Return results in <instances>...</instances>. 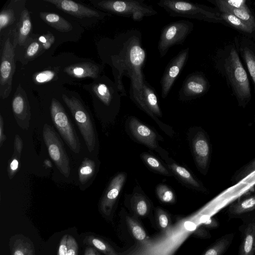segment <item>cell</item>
Listing matches in <instances>:
<instances>
[{
	"label": "cell",
	"mask_w": 255,
	"mask_h": 255,
	"mask_svg": "<svg viewBox=\"0 0 255 255\" xmlns=\"http://www.w3.org/2000/svg\"><path fill=\"white\" fill-rule=\"evenodd\" d=\"M141 41V33L135 29L124 31L113 41L109 61L113 70L115 84L122 96H127L122 82L123 76L130 80L129 90L141 93L144 80L142 69L146 58Z\"/></svg>",
	"instance_id": "obj_1"
},
{
	"label": "cell",
	"mask_w": 255,
	"mask_h": 255,
	"mask_svg": "<svg viewBox=\"0 0 255 255\" xmlns=\"http://www.w3.org/2000/svg\"><path fill=\"white\" fill-rule=\"evenodd\" d=\"M217 67L225 77L239 105L245 107L251 99L248 76L233 45L226 46L218 55Z\"/></svg>",
	"instance_id": "obj_2"
},
{
	"label": "cell",
	"mask_w": 255,
	"mask_h": 255,
	"mask_svg": "<svg viewBox=\"0 0 255 255\" xmlns=\"http://www.w3.org/2000/svg\"><path fill=\"white\" fill-rule=\"evenodd\" d=\"M157 4L170 16L195 19L212 23L224 22L220 12L204 5L180 0H160Z\"/></svg>",
	"instance_id": "obj_3"
},
{
	"label": "cell",
	"mask_w": 255,
	"mask_h": 255,
	"mask_svg": "<svg viewBox=\"0 0 255 255\" xmlns=\"http://www.w3.org/2000/svg\"><path fill=\"white\" fill-rule=\"evenodd\" d=\"M102 9L121 16L139 21L145 16L154 15L157 12L143 0H103L96 2Z\"/></svg>",
	"instance_id": "obj_4"
},
{
	"label": "cell",
	"mask_w": 255,
	"mask_h": 255,
	"mask_svg": "<svg viewBox=\"0 0 255 255\" xmlns=\"http://www.w3.org/2000/svg\"><path fill=\"white\" fill-rule=\"evenodd\" d=\"M72 114L90 152L95 149L96 143L95 130L93 122L87 111L81 102L73 96H62Z\"/></svg>",
	"instance_id": "obj_5"
},
{
	"label": "cell",
	"mask_w": 255,
	"mask_h": 255,
	"mask_svg": "<svg viewBox=\"0 0 255 255\" xmlns=\"http://www.w3.org/2000/svg\"><path fill=\"white\" fill-rule=\"evenodd\" d=\"M193 27V23L186 20L176 21L165 25L161 31L157 46L160 57L164 56L171 47L182 44Z\"/></svg>",
	"instance_id": "obj_6"
},
{
	"label": "cell",
	"mask_w": 255,
	"mask_h": 255,
	"mask_svg": "<svg viewBox=\"0 0 255 255\" xmlns=\"http://www.w3.org/2000/svg\"><path fill=\"white\" fill-rule=\"evenodd\" d=\"M50 113L53 123L65 143L73 152L79 153L81 144L77 133L64 109L56 99L51 101Z\"/></svg>",
	"instance_id": "obj_7"
},
{
	"label": "cell",
	"mask_w": 255,
	"mask_h": 255,
	"mask_svg": "<svg viewBox=\"0 0 255 255\" xmlns=\"http://www.w3.org/2000/svg\"><path fill=\"white\" fill-rule=\"evenodd\" d=\"M49 156L60 172L66 177L70 173V160L61 140L50 125L44 124L42 130Z\"/></svg>",
	"instance_id": "obj_8"
},
{
	"label": "cell",
	"mask_w": 255,
	"mask_h": 255,
	"mask_svg": "<svg viewBox=\"0 0 255 255\" xmlns=\"http://www.w3.org/2000/svg\"><path fill=\"white\" fill-rule=\"evenodd\" d=\"M14 56L13 47L8 38L3 46L0 67V96L2 99L8 97L12 90L15 69Z\"/></svg>",
	"instance_id": "obj_9"
},
{
	"label": "cell",
	"mask_w": 255,
	"mask_h": 255,
	"mask_svg": "<svg viewBox=\"0 0 255 255\" xmlns=\"http://www.w3.org/2000/svg\"><path fill=\"white\" fill-rule=\"evenodd\" d=\"M189 53L187 47L180 51L168 63L160 81L161 96L165 99L185 65Z\"/></svg>",
	"instance_id": "obj_10"
},
{
	"label": "cell",
	"mask_w": 255,
	"mask_h": 255,
	"mask_svg": "<svg viewBox=\"0 0 255 255\" xmlns=\"http://www.w3.org/2000/svg\"><path fill=\"white\" fill-rule=\"evenodd\" d=\"M130 98L153 119L161 117L162 113L154 89L144 80L140 94H129Z\"/></svg>",
	"instance_id": "obj_11"
},
{
	"label": "cell",
	"mask_w": 255,
	"mask_h": 255,
	"mask_svg": "<svg viewBox=\"0 0 255 255\" xmlns=\"http://www.w3.org/2000/svg\"><path fill=\"white\" fill-rule=\"evenodd\" d=\"M209 83L201 73L195 72L189 75L183 82L179 92L180 100H191L205 94L208 90Z\"/></svg>",
	"instance_id": "obj_12"
},
{
	"label": "cell",
	"mask_w": 255,
	"mask_h": 255,
	"mask_svg": "<svg viewBox=\"0 0 255 255\" xmlns=\"http://www.w3.org/2000/svg\"><path fill=\"white\" fill-rule=\"evenodd\" d=\"M12 107L18 125L23 129H27L30 118V107L26 95L20 84L14 95Z\"/></svg>",
	"instance_id": "obj_13"
},
{
	"label": "cell",
	"mask_w": 255,
	"mask_h": 255,
	"mask_svg": "<svg viewBox=\"0 0 255 255\" xmlns=\"http://www.w3.org/2000/svg\"><path fill=\"white\" fill-rule=\"evenodd\" d=\"M126 174L120 173L111 180L101 200V208L106 214H109L125 183Z\"/></svg>",
	"instance_id": "obj_14"
},
{
	"label": "cell",
	"mask_w": 255,
	"mask_h": 255,
	"mask_svg": "<svg viewBox=\"0 0 255 255\" xmlns=\"http://www.w3.org/2000/svg\"><path fill=\"white\" fill-rule=\"evenodd\" d=\"M129 128L131 134L140 142L151 149H155L157 147L156 133L136 118H130Z\"/></svg>",
	"instance_id": "obj_15"
},
{
	"label": "cell",
	"mask_w": 255,
	"mask_h": 255,
	"mask_svg": "<svg viewBox=\"0 0 255 255\" xmlns=\"http://www.w3.org/2000/svg\"><path fill=\"white\" fill-rule=\"evenodd\" d=\"M58 8L78 18L100 16L99 12L80 3L69 0H44Z\"/></svg>",
	"instance_id": "obj_16"
},
{
	"label": "cell",
	"mask_w": 255,
	"mask_h": 255,
	"mask_svg": "<svg viewBox=\"0 0 255 255\" xmlns=\"http://www.w3.org/2000/svg\"><path fill=\"white\" fill-rule=\"evenodd\" d=\"M192 147L196 162L202 170H205L208 166L210 146L209 142L202 132L196 134L192 140Z\"/></svg>",
	"instance_id": "obj_17"
},
{
	"label": "cell",
	"mask_w": 255,
	"mask_h": 255,
	"mask_svg": "<svg viewBox=\"0 0 255 255\" xmlns=\"http://www.w3.org/2000/svg\"><path fill=\"white\" fill-rule=\"evenodd\" d=\"M64 71L73 77L96 78L100 72L99 67L90 62L77 63L66 67Z\"/></svg>",
	"instance_id": "obj_18"
},
{
	"label": "cell",
	"mask_w": 255,
	"mask_h": 255,
	"mask_svg": "<svg viewBox=\"0 0 255 255\" xmlns=\"http://www.w3.org/2000/svg\"><path fill=\"white\" fill-rule=\"evenodd\" d=\"M255 253V222H254L249 224L245 230L239 255H254Z\"/></svg>",
	"instance_id": "obj_19"
},
{
	"label": "cell",
	"mask_w": 255,
	"mask_h": 255,
	"mask_svg": "<svg viewBox=\"0 0 255 255\" xmlns=\"http://www.w3.org/2000/svg\"><path fill=\"white\" fill-rule=\"evenodd\" d=\"M40 16L46 23L59 31H69L73 29L71 23L58 14L42 12Z\"/></svg>",
	"instance_id": "obj_20"
},
{
	"label": "cell",
	"mask_w": 255,
	"mask_h": 255,
	"mask_svg": "<svg viewBox=\"0 0 255 255\" xmlns=\"http://www.w3.org/2000/svg\"><path fill=\"white\" fill-rule=\"evenodd\" d=\"M31 22L28 11L23 10L21 14L18 32L17 34V42L19 45H24L31 30Z\"/></svg>",
	"instance_id": "obj_21"
},
{
	"label": "cell",
	"mask_w": 255,
	"mask_h": 255,
	"mask_svg": "<svg viewBox=\"0 0 255 255\" xmlns=\"http://www.w3.org/2000/svg\"><path fill=\"white\" fill-rule=\"evenodd\" d=\"M241 54L246 64L254 83L255 91V53L250 46L242 44L240 47Z\"/></svg>",
	"instance_id": "obj_22"
},
{
	"label": "cell",
	"mask_w": 255,
	"mask_h": 255,
	"mask_svg": "<svg viewBox=\"0 0 255 255\" xmlns=\"http://www.w3.org/2000/svg\"><path fill=\"white\" fill-rule=\"evenodd\" d=\"M223 20L236 29L247 34H252L255 29L236 16L227 12H220Z\"/></svg>",
	"instance_id": "obj_23"
},
{
	"label": "cell",
	"mask_w": 255,
	"mask_h": 255,
	"mask_svg": "<svg viewBox=\"0 0 255 255\" xmlns=\"http://www.w3.org/2000/svg\"><path fill=\"white\" fill-rule=\"evenodd\" d=\"M255 209V194L232 204L230 206L229 211L231 214L238 215Z\"/></svg>",
	"instance_id": "obj_24"
},
{
	"label": "cell",
	"mask_w": 255,
	"mask_h": 255,
	"mask_svg": "<svg viewBox=\"0 0 255 255\" xmlns=\"http://www.w3.org/2000/svg\"><path fill=\"white\" fill-rule=\"evenodd\" d=\"M217 8L221 12L229 13L236 16L255 30V17L251 11L225 6H217Z\"/></svg>",
	"instance_id": "obj_25"
},
{
	"label": "cell",
	"mask_w": 255,
	"mask_h": 255,
	"mask_svg": "<svg viewBox=\"0 0 255 255\" xmlns=\"http://www.w3.org/2000/svg\"><path fill=\"white\" fill-rule=\"evenodd\" d=\"M95 162L88 158L82 161L79 169V180L82 184H86L93 176L96 171Z\"/></svg>",
	"instance_id": "obj_26"
},
{
	"label": "cell",
	"mask_w": 255,
	"mask_h": 255,
	"mask_svg": "<svg viewBox=\"0 0 255 255\" xmlns=\"http://www.w3.org/2000/svg\"><path fill=\"white\" fill-rule=\"evenodd\" d=\"M170 167L173 172L183 181L195 188L200 187L199 183L185 168L173 163Z\"/></svg>",
	"instance_id": "obj_27"
},
{
	"label": "cell",
	"mask_w": 255,
	"mask_h": 255,
	"mask_svg": "<svg viewBox=\"0 0 255 255\" xmlns=\"http://www.w3.org/2000/svg\"><path fill=\"white\" fill-rule=\"evenodd\" d=\"M132 205L136 213L140 216L147 214L149 210V203L144 196L136 194L131 199Z\"/></svg>",
	"instance_id": "obj_28"
},
{
	"label": "cell",
	"mask_w": 255,
	"mask_h": 255,
	"mask_svg": "<svg viewBox=\"0 0 255 255\" xmlns=\"http://www.w3.org/2000/svg\"><path fill=\"white\" fill-rule=\"evenodd\" d=\"M141 157L145 163L153 170L164 175H170L166 168L155 157L147 153H144L142 154Z\"/></svg>",
	"instance_id": "obj_29"
},
{
	"label": "cell",
	"mask_w": 255,
	"mask_h": 255,
	"mask_svg": "<svg viewBox=\"0 0 255 255\" xmlns=\"http://www.w3.org/2000/svg\"><path fill=\"white\" fill-rule=\"evenodd\" d=\"M217 6H225L246 11H251L246 0H209Z\"/></svg>",
	"instance_id": "obj_30"
},
{
	"label": "cell",
	"mask_w": 255,
	"mask_h": 255,
	"mask_svg": "<svg viewBox=\"0 0 255 255\" xmlns=\"http://www.w3.org/2000/svg\"><path fill=\"white\" fill-rule=\"evenodd\" d=\"M127 221L134 238L142 243H147L148 238L143 228L133 219L128 217Z\"/></svg>",
	"instance_id": "obj_31"
},
{
	"label": "cell",
	"mask_w": 255,
	"mask_h": 255,
	"mask_svg": "<svg viewBox=\"0 0 255 255\" xmlns=\"http://www.w3.org/2000/svg\"><path fill=\"white\" fill-rule=\"evenodd\" d=\"M159 199L165 203H173L175 201V196L172 190L164 184L158 185L156 189Z\"/></svg>",
	"instance_id": "obj_32"
},
{
	"label": "cell",
	"mask_w": 255,
	"mask_h": 255,
	"mask_svg": "<svg viewBox=\"0 0 255 255\" xmlns=\"http://www.w3.org/2000/svg\"><path fill=\"white\" fill-rule=\"evenodd\" d=\"M229 245L230 240L227 238H222L208 249L203 255H222Z\"/></svg>",
	"instance_id": "obj_33"
},
{
	"label": "cell",
	"mask_w": 255,
	"mask_h": 255,
	"mask_svg": "<svg viewBox=\"0 0 255 255\" xmlns=\"http://www.w3.org/2000/svg\"><path fill=\"white\" fill-rule=\"evenodd\" d=\"M255 171V158L246 166L239 170L233 177L234 183L240 182Z\"/></svg>",
	"instance_id": "obj_34"
},
{
	"label": "cell",
	"mask_w": 255,
	"mask_h": 255,
	"mask_svg": "<svg viewBox=\"0 0 255 255\" xmlns=\"http://www.w3.org/2000/svg\"><path fill=\"white\" fill-rule=\"evenodd\" d=\"M14 21L13 11L11 9H3L0 14V31Z\"/></svg>",
	"instance_id": "obj_35"
},
{
	"label": "cell",
	"mask_w": 255,
	"mask_h": 255,
	"mask_svg": "<svg viewBox=\"0 0 255 255\" xmlns=\"http://www.w3.org/2000/svg\"><path fill=\"white\" fill-rule=\"evenodd\" d=\"M55 71L47 70L36 73L33 76V80L36 84H43L47 83L55 77Z\"/></svg>",
	"instance_id": "obj_36"
},
{
	"label": "cell",
	"mask_w": 255,
	"mask_h": 255,
	"mask_svg": "<svg viewBox=\"0 0 255 255\" xmlns=\"http://www.w3.org/2000/svg\"><path fill=\"white\" fill-rule=\"evenodd\" d=\"M91 242L95 248L107 255H117L111 248L101 240L96 238H92L91 239Z\"/></svg>",
	"instance_id": "obj_37"
},
{
	"label": "cell",
	"mask_w": 255,
	"mask_h": 255,
	"mask_svg": "<svg viewBox=\"0 0 255 255\" xmlns=\"http://www.w3.org/2000/svg\"><path fill=\"white\" fill-rule=\"evenodd\" d=\"M41 44L37 41H33L26 48L25 57L27 58H32L40 51Z\"/></svg>",
	"instance_id": "obj_38"
},
{
	"label": "cell",
	"mask_w": 255,
	"mask_h": 255,
	"mask_svg": "<svg viewBox=\"0 0 255 255\" xmlns=\"http://www.w3.org/2000/svg\"><path fill=\"white\" fill-rule=\"evenodd\" d=\"M19 157L16 154L14 153L11 160L9 162L7 172L10 179L13 178L18 168Z\"/></svg>",
	"instance_id": "obj_39"
},
{
	"label": "cell",
	"mask_w": 255,
	"mask_h": 255,
	"mask_svg": "<svg viewBox=\"0 0 255 255\" xmlns=\"http://www.w3.org/2000/svg\"><path fill=\"white\" fill-rule=\"evenodd\" d=\"M78 245L75 239L68 235L67 237V255H77Z\"/></svg>",
	"instance_id": "obj_40"
},
{
	"label": "cell",
	"mask_w": 255,
	"mask_h": 255,
	"mask_svg": "<svg viewBox=\"0 0 255 255\" xmlns=\"http://www.w3.org/2000/svg\"><path fill=\"white\" fill-rule=\"evenodd\" d=\"M159 226L163 229H166L168 224V218L165 212L162 210L158 209L157 212Z\"/></svg>",
	"instance_id": "obj_41"
},
{
	"label": "cell",
	"mask_w": 255,
	"mask_h": 255,
	"mask_svg": "<svg viewBox=\"0 0 255 255\" xmlns=\"http://www.w3.org/2000/svg\"><path fill=\"white\" fill-rule=\"evenodd\" d=\"M23 143L20 137L17 134L15 135L14 142V153L20 157L22 149Z\"/></svg>",
	"instance_id": "obj_42"
},
{
	"label": "cell",
	"mask_w": 255,
	"mask_h": 255,
	"mask_svg": "<svg viewBox=\"0 0 255 255\" xmlns=\"http://www.w3.org/2000/svg\"><path fill=\"white\" fill-rule=\"evenodd\" d=\"M67 237L64 236L62 239L58 249V255H67Z\"/></svg>",
	"instance_id": "obj_43"
},
{
	"label": "cell",
	"mask_w": 255,
	"mask_h": 255,
	"mask_svg": "<svg viewBox=\"0 0 255 255\" xmlns=\"http://www.w3.org/2000/svg\"><path fill=\"white\" fill-rule=\"evenodd\" d=\"M6 136L4 134V122L1 115H0V147L5 141Z\"/></svg>",
	"instance_id": "obj_44"
},
{
	"label": "cell",
	"mask_w": 255,
	"mask_h": 255,
	"mask_svg": "<svg viewBox=\"0 0 255 255\" xmlns=\"http://www.w3.org/2000/svg\"><path fill=\"white\" fill-rule=\"evenodd\" d=\"M202 222L209 228H216L218 227V223L213 219L208 218L202 220Z\"/></svg>",
	"instance_id": "obj_45"
},
{
	"label": "cell",
	"mask_w": 255,
	"mask_h": 255,
	"mask_svg": "<svg viewBox=\"0 0 255 255\" xmlns=\"http://www.w3.org/2000/svg\"><path fill=\"white\" fill-rule=\"evenodd\" d=\"M46 37V42L42 44L43 47L45 49L49 48L54 41V37L52 34H47L45 35Z\"/></svg>",
	"instance_id": "obj_46"
},
{
	"label": "cell",
	"mask_w": 255,
	"mask_h": 255,
	"mask_svg": "<svg viewBox=\"0 0 255 255\" xmlns=\"http://www.w3.org/2000/svg\"><path fill=\"white\" fill-rule=\"evenodd\" d=\"M30 253L28 252L25 248L18 247L16 248L13 252V255H29Z\"/></svg>",
	"instance_id": "obj_47"
},
{
	"label": "cell",
	"mask_w": 255,
	"mask_h": 255,
	"mask_svg": "<svg viewBox=\"0 0 255 255\" xmlns=\"http://www.w3.org/2000/svg\"><path fill=\"white\" fill-rule=\"evenodd\" d=\"M184 226L185 228L190 231H194L196 228V225L191 222L190 221H187L185 223Z\"/></svg>",
	"instance_id": "obj_48"
},
{
	"label": "cell",
	"mask_w": 255,
	"mask_h": 255,
	"mask_svg": "<svg viewBox=\"0 0 255 255\" xmlns=\"http://www.w3.org/2000/svg\"><path fill=\"white\" fill-rule=\"evenodd\" d=\"M85 255H98V254L93 249H89L86 252Z\"/></svg>",
	"instance_id": "obj_49"
},
{
	"label": "cell",
	"mask_w": 255,
	"mask_h": 255,
	"mask_svg": "<svg viewBox=\"0 0 255 255\" xmlns=\"http://www.w3.org/2000/svg\"><path fill=\"white\" fill-rule=\"evenodd\" d=\"M45 165L48 167H52V164L50 160H45L44 161Z\"/></svg>",
	"instance_id": "obj_50"
}]
</instances>
